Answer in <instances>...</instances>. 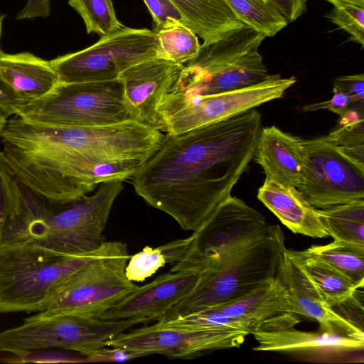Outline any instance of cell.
Here are the masks:
<instances>
[{
	"label": "cell",
	"mask_w": 364,
	"mask_h": 364,
	"mask_svg": "<svg viewBox=\"0 0 364 364\" xmlns=\"http://www.w3.org/2000/svg\"><path fill=\"white\" fill-rule=\"evenodd\" d=\"M156 31L123 26L83 50L50 60L61 83L109 81L129 67L156 58Z\"/></svg>",
	"instance_id": "10"
},
{
	"label": "cell",
	"mask_w": 364,
	"mask_h": 364,
	"mask_svg": "<svg viewBox=\"0 0 364 364\" xmlns=\"http://www.w3.org/2000/svg\"><path fill=\"white\" fill-rule=\"evenodd\" d=\"M143 1L153 18L155 31L179 25L186 26L182 15L171 0Z\"/></svg>",
	"instance_id": "32"
},
{
	"label": "cell",
	"mask_w": 364,
	"mask_h": 364,
	"mask_svg": "<svg viewBox=\"0 0 364 364\" xmlns=\"http://www.w3.org/2000/svg\"><path fill=\"white\" fill-rule=\"evenodd\" d=\"M186 26L202 38L213 41L244 23L225 0H171Z\"/></svg>",
	"instance_id": "22"
},
{
	"label": "cell",
	"mask_w": 364,
	"mask_h": 364,
	"mask_svg": "<svg viewBox=\"0 0 364 364\" xmlns=\"http://www.w3.org/2000/svg\"><path fill=\"white\" fill-rule=\"evenodd\" d=\"M351 107L350 100L347 96L341 92H333V95L331 100L306 105L303 107V110L307 112L327 109L341 116Z\"/></svg>",
	"instance_id": "36"
},
{
	"label": "cell",
	"mask_w": 364,
	"mask_h": 364,
	"mask_svg": "<svg viewBox=\"0 0 364 364\" xmlns=\"http://www.w3.org/2000/svg\"><path fill=\"white\" fill-rule=\"evenodd\" d=\"M0 80L19 99L31 102L49 94L58 84L50 61L28 52H0Z\"/></svg>",
	"instance_id": "21"
},
{
	"label": "cell",
	"mask_w": 364,
	"mask_h": 364,
	"mask_svg": "<svg viewBox=\"0 0 364 364\" xmlns=\"http://www.w3.org/2000/svg\"><path fill=\"white\" fill-rule=\"evenodd\" d=\"M245 24L273 37L288 24L280 10L261 0H225Z\"/></svg>",
	"instance_id": "27"
},
{
	"label": "cell",
	"mask_w": 364,
	"mask_h": 364,
	"mask_svg": "<svg viewBox=\"0 0 364 364\" xmlns=\"http://www.w3.org/2000/svg\"><path fill=\"white\" fill-rule=\"evenodd\" d=\"M303 252L325 262L358 288L363 287L364 248L333 240L327 245H312Z\"/></svg>",
	"instance_id": "26"
},
{
	"label": "cell",
	"mask_w": 364,
	"mask_h": 364,
	"mask_svg": "<svg viewBox=\"0 0 364 364\" xmlns=\"http://www.w3.org/2000/svg\"><path fill=\"white\" fill-rule=\"evenodd\" d=\"M51 0H28L23 9L17 14L16 19H33L48 17L50 13Z\"/></svg>",
	"instance_id": "37"
},
{
	"label": "cell",
	"mask_w": 364,
	"mask_h": 364,
	"mask_svg": "<svg viewBox=\"0 0 364 364\" xmlns=\"http://www.w3.org/2000/svg\"><path fill=\"white\" fill-rule=\"evenodd\" d=\"M268 226L263 215L230 196L193 231L187 254L176 264L183 266L205 259L219 262L262 234Z\"/></svg>",
	"instance_id": "13"
},
{
	"label": "cell",
	"mask_w": 364,
	"mask_h": 364,
	"mask_svg": "<svg viewBox=\"0 0 364 364\" xmlns=\"http://www.w3.org/2000/svg\"><path fill=\"white\" fill-rule=\"evenodd\" d=\"M289 252L331 308L348 300L361 289L325 262L303 251L289 250Z\"/></svg>",
	"instance_id": "23"
},
{
	"label": "cell",
	"mask_w": 364,
	"mask_h": 364,
	"mask_svg": "<svg viewBox=\"0 0 364 364\" xmlns=\"http://www.w3.org/2000/svg\"><path fill=\"white\" fill-rule=\"evenodd\" d=\"M213 307L248 334L294 327L300 321L287 289L276 277L239 299Z\"/></svg>",
	"instance_id": "16"
},
{
	"label": "cell",
	"mask_w": 364,
	"mask_h": 364,
	"mask_svg": "<svg viewBox=\"0 0 364 364\" xmlns=\"http://www.w3.org/2000/svg\"><path fill=\"white\" fill-rule=\"evenodd\" d=\"M255 351L289 354L318 363H363L364 337L318 328L304 331L290 327L252 333Z\"/></svg>",
	"instance_id": "14"
},
{
	"label": "cell",
	"mask_w": 364,
	"mask_h": 364,
	"mask_svg": "<svg viewBox=\"0 0 364 364\" xmlns=\"http://www.w3.org/2000/svg\"><path fill=\"white\" fill-rule=\"evenodd\" d=\"M4 18H5V15L0 14V39H1V36L2 23H3V21H4ZM1 51V50L0 49V52Z\"/></svg>",
	"instance_id": "42"
},
{
	"label": "cell",
	"mask_w": 364,
	"mask_h": 364,
	"mask_svg": "<svg viewBox=\"0 0 364 364\" xmlns=\"http://www.w3.org/2000/svg\"><path fill=\"white\" fill-rule=\"evenodd\" d=\"M27 103L16 97L0 80V109L8 114H18Z\"/></svg>",
	"instance_id": "38"
},
{
	"label": "cell",
	"mask_w": 364,
	"mask_h": 364,
	"mask_svg": "<svg viewBox=\"0 0 364 364\" xmlns=\"http://www.w3.org/2000/svg\"><path fill=\"white\" fill-rule=\"evenodd\" d=\"M333 6L342 4H351L364 8V0H326Z\"/></svg>",
	"instance_id": "40"
},
{
	"label": "cell",
	"mask_w": 364,
	"mask_h": 364,
	"mask_svg": "<svg viewBox=\"0 0 364 364\" xmlns=\"http://www.w3.org/2000/svg\"><path fill=\"white\" fill-rule=\"evenodd\" d=\"M9 116V114L0 109V129L4 125Z\"/></svg>",
	"instance_id": "41"
},
{
	"label": "cell",
	"mask_w": 364,
	"mask_h": 364,
	"mask_svg": "<svg viewBox=\"0 0 364 364\" xmlns=\"http://www.w3.org/2000/svg\"><path fill=\"white\" fill-rule=\"evenodd\" d=\"M296 82L294 76L269 74L263 80L249 86L160 105L154 127L174 135L225 120L282 97Z\"/></svg>",
	"instance_id": "9"
},
{
	"label": "cell",
	"mask_w": 364,
	"mask_h": 364,
	"mask_svg": "<svg viewBox=\"0 0 364 364\" xmlns=\"http://www.w3.org/2000/svg\"><path fill=\"white\" fill-rule=\"evenodd\" d=\"M156 58L184 64L196 58L200 49L198 36L185 26L179 25L156 31Z\"/></svg>",
	"instance_id": "28"
},
{
	"label": "cell",
	"mask_w": 364,
	"mask_h": 364,
	"mask_svg": "<svg viewBox=\"0 0 364 364\" xmlns=\"http://www.w3.org/2000/svg\"><path fill=\"white\" fill-rule=\"evenodd\" d=\"M303 166L297 188L316 208L364 201V166L324 136L302 139Z\"/></svg>",
	"instance_id": "11"
},
{
	"label": "cell",
	"mask_w": 364,
	"mask_h": 364,
	"mask_svg": "<svg viewBox=\"0 0 364 364\" xmlns=\"http://www.w3.org/2000/svg\"><path fill=\"white\" fill-rule=\"evenodd\" d=\"M288 23L294 22L306 9V0H274Z\"/></svg>",
	"instance_id": "39"
},
{
	"label": "cell",
	"mask_w": 364,
	"mask_h": 364,
	"mask_svg": "<svg viewBox=\"0 0 364 364\" xmlns=\"http://www.w3.org/2000/svg\"><path fill=\"white\" fill-rule=\"evenodd\" d=\"M325 139L338 147H355L364 145V119L338 125Z\"/></svg>",
	"instance_id": "33"
},
{
	"label": "cell",
	"mask_w": 364,
	"mask_h": 364,
	"mask_svg": "<svg viewBox=\"0 0 364 364\" xmlns=\"http://www.w3.org/2000/svg\"><path fill=\"white\" fill-rule=\"evenodd\" d=\"M261 1H263L272 6H277V4L274 0H261Z\"/></svg>",
	"instance_id": "43"
},
{
	"label": "cell",
	"mask_w": 364,
	"mask_h": 364,
	"mask_svg": "<svg viewBox=\"0 0 364 364\" xmlns=\"http://www.w3.org/2000/svg\"><path fill=\"white\" fill-rule=\"evenodd\" d=\"M248 334L235 330L191 328L156 323L121 333L107 346L124 348L141 357L161 354L175 358H192L203 353L239 348Z\"/></svg>",
	"instance_id": "12"
},
{
	"label": "cell",
	"mask_w": 364,
	"mask_h": 364,
	"mask_svg": "<svg viewBox=\"0 0 364 364\" xmlns=\"http://www.w3.org/2000/svg\"><path fill=\"white\" fill-rule=\"evenodd\" d=\"M102 247L77 255L33 246L0 247V312L43 311L67 279Z\"/></svg>",
	"instance_id": "5"
},
{
	"label": "cell",
	"mask_w": 364,
	"mask_h": 364,
	"mask_svg": "<svg viewBox=\"0 0 364 364\" xmlns=\"http://www.w3.org/2000/svg\"><path fill=\"white\" fill-rule=\"evenodd\" d=\"M193 239V235L185 239H178L159 247H145L130 256L125 268L127 279L143 282L166 264H175L187 254Z\"/></svg>",
	"instance_id": "25"
},
{
	"label": "cell",
	"mask_w": 364,
	"mask_h": 364,
	"mask_svg": "<svg viewBox=\"0 0 364 364\" xmlns=\"http://www.w3.org/2000/svg\"><path fill=\"white\" fill-rule=\"evenodd\" d=\"M107 346L85 357V362H125L141 357L140 354L124 348Z\"/></svg>",
	"instance_id": "35"
},
{
	"label": "cell",
	"mask_w": 364,
	"mask_h": 364,
	"mask_svg": "<svg viewBox=\"0 0 364 364\" xmlns=\"http://www.w3.org/2000/svg\"><path fill=\"white\" fill-rule=\"evenodd\" d=\"M255 108L189 131L164 134L159 149L131 178L136 194L195 231L231 196L254 158L262 129Z\"/></svg>",
	"instance_id": "1"
},
{
	"label": "cell",
	"mask_w": 364,
	"mask_h": 364,
	"mask_svg": "<svg viewBox=\"0 0 364 364\" xmlns=\"http://www.w3.org/2000/svg\"><path fill=\"white\" fill-rule=\"evenodd\" d=\"M323 226L334 241L364 248V201L318 209Z\"/></svg>",
	"instance_id": "24"
},
{
	"label": "cell",
	"mask_w": 364,
	"mask_h": 364,
	"mask_svg": "<svg viewBox=\"0 0 364 364\" xmlns=\"http://www.w3.org/2000/svg\"><path fill=\"white\" fill-rule=\"evenodd\" d=\"M287 289L296 314L316 321L318 328L364 337V331L337 314L286 248L276 274Z\"/></svg>",
	"instance_id": "18"
},
{
	"label": "cell",
	"mask_w": 364,
	"mask_h": 364,
	"mask_svg": "<svg viewBox=\"0 0 364 364\" xmlns=\"http://www.w3.org/2000/svg\"><path fill=\"white\" fill-rule=\"evenodd\" d=\"M200 273L193 270L169 272L137 288L105 311L104 320H134L147 323L161 320L187 296L196 284Z\"/></svg>",
	"instance_id": "15"
},
{
	"label": "cell",
	"mask_w": 364,
	"mask_h": 364,
	"mask_svg": "<svg viewBox=\"0 0 364 364\" xmlns=\"http://www.w3.org/2000/svg\"><path fill=\"white\" fill-rule=\"evenodd\" d=\"M17 115L33 122L73 127L107 126L132 119L123 85L117 79L58 82L49 94L24 105Z\"/></svg>",
	"instance_id": "7"
},
{
	"label": "cell",
	"mask_w": 364,
	"mask_h": 364,
	"mask_svg": "<svg viewBox=\"0 0 364 364\" xmlns=\"http://www.w3.org/2000/svg\"><path fill=\"white\" fill-rule=\"evenodd\" d=\"M266 36L244 24L201 45L183 69L160 105L257 83L267 77L259 48Z\"/></svg>",
	"instance_id": "3"
},
{
	"label": "cell",
	"mask_w": 364,
	"mask_h": 364,
	"mask_svg": "<svg viewBox=\"0 0 364 364\" xmlns=\"http://www.w3.org/2000/svg\"><path fill=\"white\" fill-rule=\"evenodd\" d=\"M124 181L100 183L91 196L50 202L21 186L19 203L6 220L0 247L33 246L66 255L98 250Z\"/></svg>",
	"instance_id": "2"
},
{
	"label": "cell",
	"mask_w": 364,
	"mask_h": 364,
	"mask_svg": "<svg viewBox=\"0 0 364 364\" xmlns=\"http://www.w3.org/2000/svg\"><path fill=\"white\" fill-rule=\"evenodd\" d=\"M130 256L127 244L105 241L100 253L71 274L35 316L99 317L137 288L125 274Z\"/></svg>",
	"instance_id": "6"
},
{
	"label": "cell",
	"mask_w": 364,
	"mask_h": 364,
	"mask_svg": "<svg viewBox=\"0 0 364 364\" xmlns=\"http://www.w3.org/2000/svg\"><path fill=\"white\" fill-rule=\"evenodd\" d=\"M267 179L297 188L303 166L301 139L276 126L262 128L254 155Z\"/></svg>",
	"instance_id": "20"
},
{
	"label": "cell",
	"mask_w": 364,
	"mask_h": 364,
	"mask_svg": "<svg viewBox=\"0 0 364 364\" xmlns=\"http://www.w3.org/2000/svg\"><path fill=\"white\" fill-rule=\"evenodd\" d=\"M68 4L83 19L87 33L102 37L124 26L117 19L112 0H68Z\"/></svg>",
	"instance_id": "29"
},
{
	"label": "cell",
	"mask_w": 364,
	"mask_h": 364,
	"mask_svg": "<svg viewBox=\"0 0 364 364\" xmlns=\"http://www.w3.org/2000/svg\"><path fill=\"white\" fill-rule=\"evenodd\" d=\"M286 248L280 226L269 225L262 234L201 272L191 292L161 320L229 303L252 293L276 277Z\"/></svg>",
	"instance_id": "4"
},
{
	"label": "cell",
	"mask_w": 364,
	"mask_h": 364,
	"mask_svg": "<svg viewBox=\"0 0 364 364\" xmlns=\"http://www.w3.org/2000/svg\"><path fill=\"white\" fill-rule=\"evenodd\" d=\"M257 198L293 232L314 238L328 237L318 208L297 188L265 178Z\"/></svg>",
	"instance_id": "19"
},
{
	"label": "cell",
	"mask_w": 364,
	"mask_h": 364,
	"mask_svg": "<svg viewBox=\"0 0 364 364\" xmlns=\"http://www.w3.org/2000/svg\"><path fill=\"white\" fill-rule=\"evenodd\" d=\"M139 323L104 320L85 315L50 318L32 316L18 326L0 331V352L15 355L51 348L73 350L85 357L106 347L110 339Z\"/></svg>",
	"instance_id": "8"
},
{
	"label": "cell",
	"mask_w": 364,
	"mask_h": 364,
	"mask_svg": "<svg viewBox=\"0 0 364 364\" xmlns=\"http://www.w3.org/2000/svg\"><path fill=\"white\" fill-rule=\"evenodd\" d=\"M21 186L5 163L0 151V237L6 220L16 208Z\"/></svg>",
	"instance_id": "31"
},
{
	"label": "cell",
	"mask_w": 364,
	"mask_h": 364,
	"mask_svg": "<svg viewBox=\"0 0 364 364\" xmlns=\"http://www.w3.org/2000/svg\"><path fill=\"white\" fill-rule=\"evenodd\" d=\"M183 67V64L156 57L119 75L132 119L154 127L159 105Z\"/></svg>",
	"instance_id": "17"
},
{
	"label": "cell",
	"mask_w": 364,
	"mask_h": 364,
	"mask_svg": "<svg viewBox=\"0 0 364 364\" xmlns=\"http://www.w3.org/2000/svg\"><path fill=\"white\" fill-rule=\"evenodd\" d=\"M325 17L350 35V39L364 46V8L351 4L333 6Z\"/></svg>",
	"instance_id": "30"
},
{
	"label": "cell",
	"mask_w": 364,
	"mask_h": 364,
	"mask_svg": "<svg viewBox=\"0 0 364 364\" xmlns=\"http://www.w3.org/2000/svg\"><path fill=\"white\" fill-rule=\"evenodd\" d=\"M333 92H341L347 96L351 105L363 107L364 75L363 73L337 77L333 82Z\"/></svg>",
	"instance_id": "34"
}]
</instances>
